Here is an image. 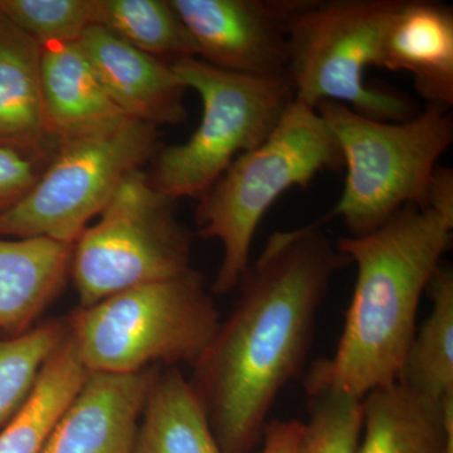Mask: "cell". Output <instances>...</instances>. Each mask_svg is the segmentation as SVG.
Segmentation results:
<instances>
[{
  "mask_svg": "<svg viewBox=\"0 0 453 453\" xmlns=\"http://www.w3.org/2000/svg\"><path fill=\"white\" fill-rule=\"evenodd\" d=\"M315 220L270 235L231 314L189 380L223 453H252L283 388L299 377L330 283L348 258Z\"/></svg>",
  "mask_w": 453,
  "mask_h": 453,
  "instance_id": "obj_1",
  "label": "cell"
},
{
  "mask_svg": "<svg viewBox=\"0 0 453 453\" xmlns=\"http://www.w3.org/2000/svg\"><path fill=\"white\" fill-rule=\"evenodd\" d=\"M452 229L436 211L407 205L369 234L340 238L336 249L356 265V286L335 353L310 368L306 395L329 389L365 398L398 380Z\"/></svg>",
  "mask_w": 453,
  "mask_h": 453,
  "instance_id": "obj_2",
  "label": "cell"
},
{
  "mask_svg": "<svg viewBox=\"0 0 453 453\" xmlns=\"http://www.w3.org/2000/svg\"><path fill=\"white\" fill-rule=\"evenodd\" d=\"M342 166L338 142L316 107L295 98L271 135L240 155L199 198L196 234L219 241L223 252L211 292L237 288L261 220L283 193Z\"/></svg>",
  "mask_w": 453,
  "mask_h": 453,
  "instance_id": "obj_3",
  "label": "cell"
},
{
  "mask_svg": "<svg viewBox=\"0 0 453 453\" xmlns=\"http://www.w3.org/2000/svg\"><path fill=\"white\" fill-rule=\"evenodd\" d=\"M219 309L201 273L119 292L65 319L80 362L88 372L134 374L153 365H193L219 329Z\"/></svg>",
  "mask_w": 453,
  "mask_h": 453,
  "instance_id": "obj_4",
  "label": "cell"
},
{
  "mask_svg": "<svg viewBox=\"0 0 453 453\" xmlns=\"http://www.w3.org/2000/svg\"><path fill=\"white\" fill-rule=\"evenodd\" d=\"M315 107L347 168L344 190L324 222L340 219L349 235H363L407 205H427L434 170L453 142L449 109L427 104L407 120L380 121L333 101Z\"/></svg>",
  "mask_w": 453,
  "mask_h": 453,
  "instance_id": "obj_5",
  "label": "cell"
},
{
  "mask_svg": "<svg viewBox=\"0 0 453 453\" xmlns=\"http://www.w3.org/2000/svg\"><path fill=\"white\" fill-rule=\"evenodd\" d=\"M401 0H308L288 28V76L295 98L333 101L365 118L404 121L416 115L398 92L366 85L381 68L387 31Z\"/></svg>",
  "mask_w": 453,
  "mask_h": 453,
  "instance_id": "obj_6",
  "label": "cell"
},
{
  "mask_svg": "<svg viewBox=\"0 0 453 453\" xmlns=\"http://www.w3.org/2000/svg\"><path fill=\"white\" fill-rule=\"evenodd\" d=\"M172 68L201 97V124L186 142L157 154L150 179L173 202L199 199L240 155L271 135L295 100V91L286 76L228 73L196 57L179 59Z\"/></svg>",
  "mask_w": 453,
  "mask_h": 453,
  "instance_id": "obj_7",
  "label": "cell"
},
{
  "mask_svg": "<svg viewBox=\"0 0 453 453\" xmlns=\"http://www.w3.org/2000/svg\"><path fill=\"white\" fill-rule=\"evenodd\" d=\"M192 234L174 214V202L144 170L122 180L115 195L73 246V276L80 308L181 275L190 267Z\"/></svg>",
  "mask_w": 453,
  "mask_h": 453,
  "instance_id": "obj_8",
  "label": "cell"
},
{
  "mask_svg": "<svg viewBox=\"0 0 453 453\" xmlns=\"http://www.w3.org/2000/svg\"><path fill=\"white\" fill-rule=\"evenodd\" d=\"M157 149V127L131 119L106 133L62 142L29 192L0 213V237L73 246L122 180Z\"/></svg>",
  "mask_w": 453,
  "mask_h": 453,
  "instance_id": "obj_9",
  "label": "cell"
},
{
  "mask_svg": "<svg viewBox=\"0 0 453 453\" xmlns=\"http://www.w3.org/2000/svg\"><path fill=\"white\" fill-rule=\"evenodd\" d=\"M169 2L195 43L196 58L228 73L283 77L288 28L308 0Z\"/></svg>",
  "mask_w": 453,
  "mask_h": 453,
  "instance_id": "obj_10",
  "label": "cell"
},
{
  "mask_svg": "<svg viewBox=\"0 0 453 453\" xmlns=\"http://www.w3.org/2000/svg\"><path fill=\"white\" fill-rule=\"evenodd\" d=\"M154 371L88 372L41 453H134Z\"/></svg>",
  "mask_w": 453,
  "mask_h": 453,
  "instance_id": "obj_11",
  "label": "cell"
},
{
  "mask_svg": "<svg viewBox=\"0 0 453 453\" xmlns=\"http://www.w3.org/2000/svg\"><path fill=\"white\" fill-rule=\"evenodd\" d=\"M101 85L127 119L153 127L187 120V88L172 65L130 46L100 26L79 41Z\"/></svg>",
  "mask_w": 453,
  "mask_h": 453,
  "instance_id": "obj_12",
  "label": "cell"
},
{
  "mask_svg": "<svg viewBox=\"0 0 453 453\" xmlns=\"http://www.w3.org/2000/svg\"><path fill=\"white\" fill-rule=\"evenodd\" d=\"M41 91L44 120L57 145L106 133L127 120L79 42L41 44Z\"/></svg>",
  "mask_w": 453,
  "mask_h": 453,
  "instance_id": "obj_13",
  "label": "cell"
},
{
  "mask_svg": "<svg viewBox=\"0 0 453 453\" xmlns=\"http://www.w3.org/2000/svg\"><path fill=\"white\" fill-rule=\"evenodd\" d=\"M381 68L412 76L427 104L453 106V11L427 0H401L387 31Z\"/></svg>",
  "mask_w": 453,
  "mask_h": 453,
  "instance_id": "obj_14",
  "label": "cell"
},
{
  "mask_svg": "<svg viewBox=\"0 0 453 453\" xmlns=\"http://www.w3.org/2000/svg\"><path fill=\"white\" fill-rule=\"evenodd\" d=\"M0 146L35 157L57 150L44 120L41 46L0 11Z\"/></svg>",
  "mask_w": 453,
  "mask_h": 453,
  "instance_id": "obj_15",
  "label": "cell"
},
{
  "mask_svg": "<svg viewBox=\"0 0 453 453\" xmlns=\"http://www.w3.org/2000/svg\"><path fill=\"white\" fill-rule=\"evenodd\" d=\"M73 246L49 238L0 237V332L20 335L64 288Z\"/></svg>",
  "mask_w": 453,
  "mask_h": 453,
  "instance_id": "obj_16",
  "label": "cell"
},
{
  "mask_svg": "<svg viewBox=\"0 0 453 453\" xmlns=\"http://www.w3.org/2000/svg\"><path fill=\"white\" fill-rule=\"evenodd\" d=\"M363 405L359 453H453V395L438 403L395 381Z\"/></svg>",
  "mask_w": 453,
  "mask_h": 453,
  "instance_id": "obj_17",
  "label": "cell"
},
{
  "mask_svg": "<svg viewBox=\"0 0 453 453\" xmlns=\"http://www.w3.org/2000/svg\"><path fill=\"white\" fill-rule=\"evenodd\" d=\"M134 453H223L204 408L177 366H155Z\"/></svg>",
  "mask_w": 453,
  "mask_h": 453,
  "instance_id": "obj_18",
  "label": "cell"
},
{
  "mask_svg": "<svg viewBox=\"0 0 453 453\" xmlns=\"http://www.w3.org/2000/svg\"><path fill=\"white\" fill-rule=\"evenodd\" d=\"M68 336L50 357L28 401L0 431V453H41L88 377Z\"/></svg>",
  "mask_w": 453,
  "mask_h": 453,
  "instance_id": "obj_19",
  "label": "cell"
},
{
  "mask_svg": "<svg viewBox=\"0 0 453 453\" xmlns=\"http://www.w3.org/2000/svg\"><path fill=\"white\" fill-rule=\"evenodd\" d=\"M426 294L432 310L405 357L399 383L417 395L441 402L453 395V271L440 266Z\"/></svg>",
  "mask_w": 453,
  "mask_h": 453,
  "instance_id": "obj_20",
  "label": "cell"
},
{
  "mask_svg": "<svg viewBox=\"0 0 453 453\" xmlns=\"http://www.w3.org/2000/svg\"><path fill=\"white\" fill-rule=\"evenodd\" d=\"M94 26L170 65L196 50L169 0H92Z\"/></svg>",
  "mask_w": 453,
  "mask_h": 453,
  "instance_id": "obj_21",
  "label": "cell"
},
{
  "mask_svg": "<svg viewBox=\"0 0 453 453\" xmlns=\"http://www.w3.org/2000/svg\"><path fill=\"white\" fill-rule=\"evenodd\" d=\"M65 336V320H49L20 335L0 338V427L28 401L42 368Z\"/></svg>",
  "mask_w": 453,
  "mask_h": 453,
  "instance_id": "obj_22",
  "label": "cell"
},
{
  "mask_svg": "<svg viewBox=\"0 0 453 453\" xmlns=\"http://www.w3.org/2000/svg\"><path fill=\"white\" fill-rule=\"evenodd\" d=\"M308 396L309 419L296 453H359L365 398L329 389Z\"/></svg>",
  "mask_w": 453,
  "mask_h": 453,
  "instance_id": "obj_23",
  "label": "cell"
},
{
  "mask_svg": "<svg viewBox=\"0 0 453 453\" xmlns=\"http://www.w3.org/2000/svg\"><path fill=\"white\" fill-rule=\"evenodd\" d=\"M0 11L40 46L76 43L94 26L92 0H0Z\"/></svg>",
  "mask_w": 453,
  "mask_h": 453,
  "instance_id": "obj_24",
  "label": "cell"
},
{
  "mask_svg": "<svg viewBox=\"0 0 453 453\" xmlns=\"http://www.w3.org/2000/svg\"><path fill=\"white\" fill-rule=\"evenodd\" d=\"M52 157H35L0 146V213L29 192Z\"/></svg>",
  "mask_w": 453,
  "mask_h": 453,
  "instance_id": "obj_25",
  "label": "cell"
},
{
  "mask_svg": "<svg viewBox=\"0 0 453 453\" xmlns=\"http://www.w3.org/2000/svg\"><path fill=\"white\" fill-rule=\"evenodd\" d=\"M303 422L297 419L268 422L262 437L261 453H296Z\"/></svg>",
  "mask_w": 453,
  "mask_h": 453,
  "instance_id": "obj_26",
  "label": "cell"
},
{
  "mask_svg": "<svg viewBox=\"0 0 453 453\" xmlns=\"http://www.w3.org/2000/svg\"><path fill=\"white\" fill-rule=\"evenodd\" d=\"M426 207L436 211L453 222V172L451 168H437L432 177Z\"/></svg>",
  "mask_w": 453,
  "mask_h": 453,
  "instance_id": "obj_27",
  "label": "cell"
}]
</instances>
